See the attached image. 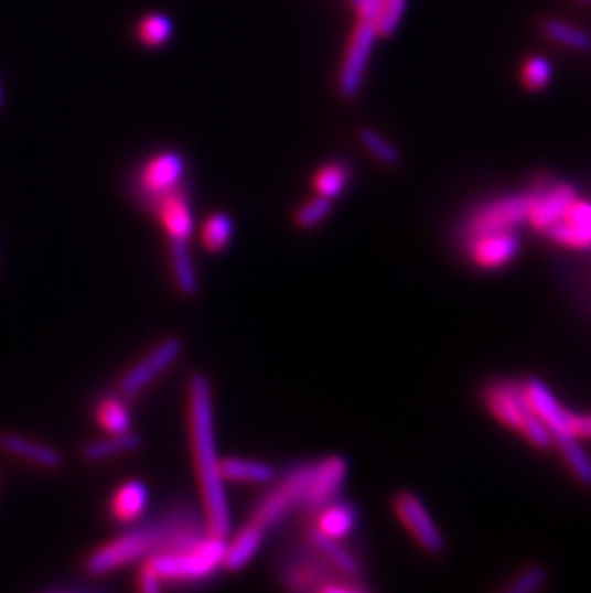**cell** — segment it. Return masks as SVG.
<instances>
[{
    "label": "cell",
    "instance_id": "1",
    "mask_svg": "<svg viewBox=\"0 0 591 593\" xmlns=\"http://www.w3.org/2000/svg\"><path fill=\"white\" fill-rule=\"evenodd\" d=\"M189 421L207 532L215 538H227L230 532V509L223 486L222 460L217 457L215 445L214 398L209 380L202 373H193L189 378Z\"/></svg>",
    "mask_w": 591,
    "mask_h": 593
},
{
    "label": "cell",
    "instance_id": "2",
    "mask_svg": "<svg viewBox=\"0 0 591 593\" xmlns=\"http://www.w3.org/2000/svg\"><path fill=\"white\" fill-rule=\"evenodd\" d=\"M227 538L207 536L198 546L175 553H155L147 563L154 569L162 582H202L212 579L223 564Z\"/></svg>",
    "mask_w": 591,
    "mask_h": 593
},
{
    "label": "cell",
    "instance_id": "3",
    "mask_svg": "<svg viewBox=\"0 0 591 593\" xmlns=\"http://www.w3.org/2000/svg\"><path fill=\"white\" fill-rule=\"evenodd\" d=\"M530 202L533 193L505 194L484 202L463 219V225L459 227V242L486 233L517 230L526 223Z\"/></svg>",
    "mask_w": 591,
    "mask_h": 593
},
{
    "label": "cell",
    "instance_id": "4",
    "mask_svg": "<svg viewBox=\"0 0 591 593\" xmlns=\"http://www.w3.org/2000/svg\"><path fill=\"white\" fill-rule=\"evenodd\" d=\"M311 471H313V463L292 468L279 486H275L271 492H267L266 496L259 499V504L251 513V522L267 530L284 519L287 513L292 511L302 502L303 494L310 484Z\"/></svg>",
    "mask_w": 591,
    "mask_h": 593
},
{
    "label": "cell",
    "instance_id": "5",
    "mask_svg": "<svg viewBox=\"0 0 591 593\" xmlns=\"http://www.w3.org/2000/svg\"><path fill=\"white\" fill-rule=\"evenodd\" d=\"M281 574L284 586L298 590V592H305V590H321L323 592L329 584L326 580H333L334 584H341L346 592H354V587L342 584L339 579H334V576H341V574L346 576V574L339 571L313 543L310 546V551L290 557L289 561L282 564Z\"/></svg>",
    "mask_w": 591,
    "mask_h": 593
},
{
    "label": "cell",
    "instance_id": "6",
    "mask_svg": "<svg viewBox=\"0 0 591 593\" xmlns=\"http://www.w3.org/2000/svg\"><path fill=\"white\" fill-rule=\"evenodd\" d=\"M466 261L479 271H502L509 268L520 254V238L517 230L486 233L466 238L461 242Z\"/></svg>",
    "mask_w": 591,
    "mask_h": 593
},
{
    "label": "cell",
    "instance_id": "7",
    "mask_svg": "<svg viewBox=\"0 0 591 593\" xmlns=\"http://www.w3.org/2000/svg\"><path fill=\"white\" fill-rule=\"evenodd\" d=\"M484 406L494 416L497 423H502L505 429L518 432L523 431L526 419L533 416L528 409L523 392V382L511 380V378H495L486 385L484 392Z\"/></svg>",
    "mask_w": 591,
    "mask_h": 593
},
{
    "label": "cell",
    "instance_id": "8",
    "mask_svg": "<svg viewBox=\"0 0 591 593\" xmlns=\"http://www.w3.org/2000/svg\"><path fill=\"white\" fill-rule=\"evenodd\" d=\"M394 511L427 553L442 556L445 551L442 532L419 497L411 492H399L394 497Z\"/></svg>",
    "mask_w": 591,
    "mask_h": 593
},
{
    "label": "cell",
    "instance_id": "9",
    "mask_svg": "<svg viewBox=\"0 0 591 593\" xmlns=\"http://www.w3.org/2000/svg\"><path fill=\"white\" fill-rule=\"evenodd\" d=\"M377 37L378 33L375 23L359 20L355 25L352 39H350V45H347L346 58L342 64L341 82H339L342 97H357V93L362 89L365 69L369 64L370 53L375 48Z\"/></svg>",
    "mask_w": 591,
    "mask_h": 593
},
{
    "label": "cell",
    "instance_id": "10",
    "mask_svg": "<svg viewBox=\"0 0 591 593\" xmlns=\"http://www.w3.org/2000/svg\"><path fill=\"white\" fill-rule=\"evenodd\" d=\"M346 473L347 463L341 455H331L326 460L313 463L310 484L298 507L305 515H318L325 505L336 499Z\"/></svg>",
    "mask_w": 591,
    "mask_h": 593
},
{
    "label": "cell",
    "instance_id": "11",
    "mask_svg": "<svg viewBox=\"0 0 591 593\" xmlns=\"http://www.w3.org/2000/svg\"><path fill=\"white\" fill-rule=\"evenodd\" d=\"M530 193H533V202H530L526 223L530 225L534 233H540V235H546L547 230L565 216L570 202L578 196L577 188L569 183L540 185Z\"/></svg>",
    "mask_w": 591,
    "mask_h": 593
},
{
    "label": "cell",
    "instance_id": "12",
    "mask_svg": "<svg viewBox=\"0 0 591 593\" xmlns=\"http://www.w3.org/2000/svg\"><path fill=\"white\" fill-rule=\"evenodd\" d=\"M185 344L178 336H171L160 342L144 359L135 365L133 369L126 373V377L119 382V390L126 396H137L142 392L155 377H160L168 367L178 362L183 354Z\"/></svg>",
    "mask_w": 591,
    "mask_h": 593
},
{
    "label": "cell",
    "instance_id": "13",
    "mask_svg": "<svg viewBox=\"0 0 591 593\" xmlns=\"http://www.w3.org/2000/svg\"><path fill=\"white\" fill-rule=\"evenodd\" d=\"M546 237L565 250L588 252L591 250V202L574 198L565 216L547 230Z\"/></svg>",
    "mask_w": 591,
    "mask_h": 593
},
{
    "label": "cell",
    "instance_id": "14",
    "mask_svg": "<svg viewBox=\"0 0 591 593\" xmlns=\"http://www.w3.org/2000/svg\"><path fill=\"white\" fill-rule=\"evenodd\" d=\"M523 392L526 406L549 429L555 444L572 438L567 429V408H562L546 382H541L540 378H528L526 382L523 380Z\"/></svg>",
    "mask_w": 591,
    "mask_h": 593
},
{
    "label": "cell",
    "instance_id": "15",
    "mask_svg": "<svg viewBox=\"0 0 591 593\" xmlns=\"http://www.w3.org/2000/svg\"><path fill=\"white\" fill-rule=\"evenodd\" d=\"M185 162L175 152H163L152 158L142 170L141 191L154 204L155 198L175 188L179 179L183 177Z\"/></svg>",
    "mask_w": 591,
    "mask_h": 593
},
{
    "label": "cell",
    "instance_id": "16",
    "mask_svg": "<svg viewBox=\"0 0 591 593\" xmlns=\"http://www.w3.org/2000/svg\"><path fill=\"white\" fill-rule=\"evenodd\" d=\"M152 208H155V214L160 217L165 230L170 233L171 238H181V240L191 238L194 230L193 209L179 186L162 194L160 198H155Z\"/></svg>",
    "mask_w": 591,
    "mask_h": 593
},
{
    "label": "cell",
    "instance_id": "17",
    "mask_svg": "<svg viewBox=\"0 0 591 593\" xmlns=\"http://www.w3.org/2000/svg\"><path fill=\"white\" fill-rule=\"evenodd\" d=\"M0 452L33 463L37 467L51 468V471H56L64 465V457L56 448L41 444L15 432H0Z\"/></svg>",
    "mask_w": 591,
    "mask_h": 593
},
{
    "label": "cell",
    "instance_id": "18",
    "mask_svg": "<svg viewBox=\"0 0 591 593\" xmlns=\"http://www.w3.org/2000/svg\"><path fill=\"white\" fill-rule=\"evenodd\" d=\"M266 530L258 527L256 522H251L248 527L243 528L235 540L227 543L225 556H223V567H227L229 571H240L246 564L250 563L251 557L256 556L261 541H264Z\"/></svg>",
    "mask_w": 591,
    "mask_h": 593
},
{
    "label": "cell",
    "instance_id": "19",
    "mask_svg": "<svg viewBox=\"0 0 591 593\" xmlns=\"http://www.w3.org/2000/svg\"><path fill=\"white\" fill-rule=\"evenodd\" d=\"M357 522V509L347 502H331L318 513V530L336 540L346 538Z\"/></svg>",
    "mask_w": 591,
    "mask_h": 593
},
{
    "label": "cell",
    "instance_id": "20",
    "mask_svg": "<svg viewBox=\"0 0 591 593\" xmlns=\"http://www.w3.org/2000/svg\"><path fill=\"white\" fill-rule=\"evenodd\" d=\"M170 254L173 274H175V282H178V289L181 290V294L196 296L200 284L196 271H194V261L189 242L181 240V238H171Z\"/></svg>",
    "mask_w": 591,
    "mask_h": 593
},
{
    "label": "cell",
    "instance_id": "21",
    "mask_svg": "<svg viewBox=\"0 0 591 593\" xmlns=\"http://www.w3.org/2000/svg\"><path fill=\"white\" fill-rule=\"evenodd\" d=\"M219 467H222L223 478L238 481V483L269 484L277 478L275 467L261 461L230 457V460L219 461Z\"/></svg>",
    "mask_w": 591,
    "mask_h": 593
},
{
    "label": "cell",
    "instance_id": "22",
    "mask_svg": "<svg viewBox=\"0 0 591 593\" xmlns=\"http://www.w3.org/2000/svg\"><path fill=\"white\" fill-rule=\"evenodd\" d=\"M148 504V489L141 481H131L123 484L121 488L114 494L111 499V515L118 520L129 522L142 515Z\"/></svg>",
    "mask_w": 591,
    "mask_h": 593
},
{
    "label": "cell",
    "instance_id": "23",
    "mask_svg": "<svg viewBox=\"0 0 591 593\" xmlns=\"http://www.w3.org/2000/svg\"><path fill=\"white\" fill-rule=\"evenodd\" d=\"M541 33L555 45L565 46L570 51H577V53H590L591 51V35L588 31L580 30L577 25L562 22L557 18H549L541 23Z\"/></svg>",
    "mask_w": 591,
    "mask_h": 593
},
{
    "label": "cell",
    "instance_id": "24",
    "mask_svg": "<svg viewBox=\"0 0 591 593\" xmlns=\"http://www.w3.org/2000/svg\"><path fill=\"white\" fill-rule=\"evenodd\" d=\"M310 541L346 576L355 580L362 576V571H359V564L355 561V557L336 538L326 536L325 532H321L315 528L310 535Z\"/></svg>",
    "mask_w": 591,
    "mask_h": 593
},
{
    "label": "cell",
    "instance_id": "25",
    "mask_svg": "<svg viewBox=\"0 0 591 593\" xmlns=\"http://www.w3.org/2000/svg\"><path fill=\"white\" fill-rule=\"evenodd\" d=\"M141 445V438L133 434V432H119V434H111L110 438H104V440L83 445L82 457L85 461L95 463V461L108 460L116 453L133 452V450H139Z\"/></svg>",
    "mask_w": 591,
    "mask_h": 593
},
{
    "label": "cell",
    "instance_id": "26",
    "mask_svg": "<svg viewBox=\"0 0 591 593\" xmlns=\"http://www.w3.org/2000/svg\"><path fill=\"white\" fill-rule=\"evenodd\" d=\"M233 233H235L233 219L223 212H215L207 217L202 227V242L209 252H222L229 246Z\"/></svg>",
    "mask_w": 591,
    "mask_h": 593
},
{
    "label": "cell",
    "instance_id": "27",
    "mask_svg": "<svg viewBox=\"0 0 591 593\" xmlns=\"http://www.w3.org/2000/svg\"><path fill=\"white\" fill-rule=\"evenodd\" d=\"M555 445L559 448L562 461L567 463V467H569L570 473L574 475L578 483L591 488V457L585 453L580 442L574 438H570V440H565L561 444Z\"/></svg>",
    "mask_w": 591,
    "mask_h": 593
},
{
    "label": "cell",
    "instance_id": "28",
    "mask_svg": "<svg viewBox=\"0 0 591 593\" xmlns=\"http://www.w3.org/2000/svg\"><path fill=\"white\" fill-rule=\"evenodd\" d=\"M171 35H173V23L168 15L150 14L142 18L137 25V37L142 45L152 46V48L165 45Z\"/></svg>",
    "mask_w": 591,
    "mask_h": 593
},
{
    "label": "cell",
    "instance_id": "29",
    "mask_svg": "<svg viewBox=\"0 0 591 593\" xmlns=\"http://www.w3.org/2000/svg\"><path fill=\"white\" fill-rule=\"evenodd\" d=\"M97 419L110 434H119L131 429V417L119 398H104L98 403Z\"/></svg>",
    "mask_w": 591,
    "mask_h": 593
},
{
    "label": "cell",
    "instance_id": "30",
    "mask_svg": "<svg viewBox=\"0 0 591 593\" xmlns=\"http://www.w3.org/2000/svg\"><path fill=\"white\" fill-rule=\"evenodd\" d=\"M347 170L342 163H331L318 171V175L313 179V186L318 191L319 196H325L334 201L336 196H341L346 188Z\"/></svg>",
    "mask_w": 591,
    "mask_h": 593
},
{
    "label": "cell",
    "instance_id": "31",
    "mask_svg": "<svg viewBox=\"0 0 591 593\" xmlns=\"http://www.w3.org/2000/svg\"><path fill=\"white\" fill-rule=\"evenodd\" d=\"M359 141H362L365 149L369 150L373 157L377 158L378 162L390 165V168H396L401 162L399 150L394 147L393 142L386 141L385 137L375 131V129H369V127L362 129L359 131Z\"/></svg>",
    "mask_w": 591,
    "mask_h": 593
},
{
    "label": "cell",
    "instance_id": "32",
    "mask_svg": "<svg viewBox=\"0 0 591 593\" xmlns=\"http://www.w3.org/2000/svg\"><path fill=\"white\" fill-rule=\"evenodd\" d=\"M551 79H554V64L546 56L534 54L526 60L525 66H523V83H525L526 89H546Z\"/></svg>",
    "mask_w": 591,
    "mask_h": 593
},
{
    "label": "cell",
    "instance_id": "33",
    "mask_svg": "<svg viewBox=\"0 0 591 593\" xmlns=\"http://www.w3.org/2000/svg\"><path fill=\"white\" fill-rule=\"evenodd\" d=\"M406 10L407 0H380L375 18L378 37H390L394 31L398 30Z\"/></svg>",
    "mask_w": 591,
    "mask_h": 593
},
{
    "label": "cell",
    "instance_id": "34",
    "mask_svg": "<svg viewBox=\"0 0 591 593\" xmlns=\"http://www.w3.org/2000/svg\"><path fill=\"white\" fill-rule=\"evenodd\" d=\"M331 209H333V201L325 198V196H318L313 201L305 202L302 208L296 212V223L302 229H311L318 223L323 222L331 214Z\"/></svg>",
    "mask_w": 591,
    "mask_h": 593
},
{
    "label": "cell",
    "instance_id": "35",
    "mask_svg": "<svg viewBox=\"0 0 591 593\" xmlns=\"http://www.w3.org/2000/svg\"><path fill=\"white\" fill-rule=\"evenodd\" d=\"M567 429L574 440H591V417L567 409Z\"/></svg>",
    "mask_w": 591,
    "mask_h": 593
},
{
    "label": "cell",
    "instance_id": "36",
    "mask_svg": "<svg viewBox=\"0 0 591 593\" xmlns=\"http://www.w3.org/2000/svg\"><path fill=\"white\" fill-rule=\"evenodd\" d=\"M546 579V574L538 567L533 569H526L525 572H520L517 576V582L509 586L511 592H533L541 586V582Z\"/></svg>",
    "mask_w": 591,
    "mask_h": 593
},
{
    "label": "cell",
    "instance_id": "37",
    "mask_svg": "<svg viewBox=\"0 0 591 593\" xmlns=\"http://www.w3.org/2000/svg\"><path fill=\"white\" fill-rule=\"evenodd\" d=\"M139 590L147 593L160 592L162 590L160 574L148 563L142 567L141 574H139Z\"/></svg>",
    "mask_w": 591,
    "mask_h": 593
},
{
    "label": "cell",
    "instance_id": "38",
    "mask_svg": "<svg viewBox=\"0 0 591 593\" xmlns=\"http://www.w3.org/2000/svg\"><path fill=\"white\" fill-rule=\"evenodd\" d=\"M350 2L354 4L355 12H357V18H359V20H367V22L375 23L380 0H350Z\"/></svg>",
    "mask_w": 591,
    "mask_h": 593
},
{
    "label": "cell",
    "instance_id": "39",
    "mask_svg": "<svg viewBox=\"0 0 591 593\" xmlns=\"http://www.w3.org/2000/svg\"><path fill=\"white\" fill-rule=\"evenodd\" d=\"M4 105V89H2V83H0V108Z\"/></svg>",
    "mask_w": 591,
    "mask_h": 593
},
{
    "label": "cell",
    "instance_id": "40",
    "mask_svg": "<svg viewBox=\"0 0 591 593\" xmlns=\"http://www.w3.org/2000/svg\"><path fill=\"white\" fill-rule=\"evenodd\" d=\"M578 4H582V7H590L591 0H577Z\"/></svg>",
    "mask_w": 591,
    "mask_h": 593
},
{
    "label": "cell",
    "instance_id": "41",
    "mask_svg": "<svg viewBox=\"0 0 591 593\" xmlns=\"http://www.w3.org/2000/svg\"><path fill=\"white\" fill-rule=\"evenodd\" d=\"M0 486H2V473H0Z\"/></svg>",
    "mask_w": 591,
    "mask_h": 593
}]
</instances>
